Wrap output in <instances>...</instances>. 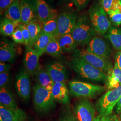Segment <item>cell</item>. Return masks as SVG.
Here are the masks:
<instances>
[{
  "mask_svg": "<svg viewBox=\"0 0 121 121\" xmlns=\"http://www.w3.org/2000/svg\"><path fill=\"white\" fill-rule=\"evenodd\" d=\"M69 66L82 78L96 82H105L107 74L104 71L90 65L85 60L74 57L69 61Z\"/></svg>",
  "mask_w": 121,
  "mask_h": 121,
  "instance_id": "6da1fadb",
  "label": "cell"
},
{
  "mask_svg": "<svg viewBox=\"0 0 121 121\" xmlns=\"http://www.w3.org/2000/svg\"><path fill=\"white\" fill-rule=\"evenodd\" d=\"M95 32L90 19L86 14H82L77 19L71 35L77 44L84 45L90 42L94 36Z\"/></svg>",
  "mask_w": 121,
  "mask_h": 121,
  "instance_id": "7a4b0ae2",
  "label": "cell"
},
{
  "mask_svg": "<svg viewBox=\"0 0 121 121\" xmlns=\"http://www.w3.org/2000/svg\"><path fill=\"white\" fill-rule=\"evenodd\" d=\"M33 103L35 109L40 113L49 112L55 107L52 91L40 86L37 83L33 86Z\"/></svg>",
  "mask_w": 121,
  "mask_h": 121,
  "instance_id": "3957f363",
  "label": "cell"
},
{
  "mask_svg": "<svg viewBox=\"0 0 121 121\" xmlns=\"http://www.w3.org/2000/svg\"><path fill=\"white\" fill-rule=\"evenodd\" d=\"M71 95L82 98H94L105 90L104 86L76 80L68 83Z\"/></svg>",
  "mask_w": 121,
  "mask_h": 121,
  "instance_id": "277c9868",
  "label": "cell"
},
{
  "mask_svg": "<svg viewBox=\"0 0 121 121\" xmlns=\"http://www.w3.org/2000/svg\"><path fill=\"white\" fill-rule=\"evenodd\" d=\"M89 13L91 25L95 32L100 35L105 34L111 27V23L101 6L98 4L91 6Z\"/></svg>",
  "mask_w": 121,
  "mask_h": 121,
  "instance_id": "5b68a950",
  "label": "cell"
},
{
  "mask_svg": "<svg viewBox=\"0 0 121 121\" xmlns=\"http://www.w3.org/2000/svg\"><path fill=\"white\" fill-rule=\"evenodd\" d=\"M121 96V86L106 92L96 104V108L99 114L108 115L112 114Z\"/></svg>",
  "mask_w": 121,
  "mask_h": 121,
  "instance_id": "8992f818",
  "label": "cell"
},
{
  "mask_svg": "<svg viewBox=\"0 0 121 121\" xmlns=\"http://www.w3.org/2000/svg\"><path fill=\"white\" fill-rule=\"evenodd\" d=\"M74 57H77L85 60L88 63L104 72H108L113 68L112 63L95 54L87 51L86 49L75 50Z\"/></svg>",
  "mask_w": 121,
  "mask_h": 121,
  "instance_id": "52a82bcc",
  "label": "cell"
},
{
  "mask_svg": "<svg viewBox=\"0 0 121 121\" xmlns=\"http://www.w3.org/2000/svg\"><path fill=\"white\" fill-rule=\"evenodd\" d=\"M30 75L25 68H22L19 70L16 77V91L20 97L25 101H28L30 97Z\"/></svg>",
  "mask_w": 121,
  "mask_h": 121,
  "instance_id": "ba28073f",
  "label": "cell"
},
{
  "mask_svg": "<svg viewBox=\"0 0 121 121\" xmlns=\"http://www.w3.org/2000/svg\"><path fill=\"white\" fill-rule=\"evenodd\" d=\"M73 110L78 121H93L95 118V107L87 99L79 100L75 104Z\"/></svg>",
  "mask_w": 121,
  "mask_h": 121,
  "instance_id": "9c48e42d",
  "label": "cell"
},
{
  "mask_svg": "<svg viewBox=\"0 0 121 121\" xmlns=\"http://www.w3.org/2000/svg\"><path fill=\"white\" fill-rule=\"evenodd\" d=\"M57 34L59 38L63 35L71 34L74 29L77 18L75 14L69 12H64L58 15Z\"/></svg>",
  "mask_w": 121,
  "mask_h": 121,
  "instance_id": "30bf717a",
  "label": "cell"
},
{
  "mask_svg": "<svg viewBox=\"0 0 121 121\" xmlns=\"http://www.w3.org/2000/svg\"><path fill=\"white\" fill-rule=\"evenodd\" d=\"M86 50L106 60H108L111 53L109 46L104 39L94 36L87 44Z\"/></svg>",
  "mask_w": 121,
  "mask_h": 121,
  "instance_id": "8fae6325",
  "label": "cell"
},
{
  "mask_svg": "<svg viewBox=\"0 0 121 121\" xmlns=\"http://www.w3.org/2000/svg\"><path fill=\"white\" fill-rule=\"evenodd\" d=\"M45 69L54 83H65L68 79V74L66 68L61 63L52 62L46 65Z\"/></svg>",
  "mask_w": 121,
  "mask_h": 121,
  "instance_id": "7c38bea8",
  "label": "cell"
},
{
  "mask_svg": "<svg viewBox=\"0 0 121 121\" xmlns=\"http://www.w3.org/2000/svg\"><path fill=\"white\" fill-rule=\"evenodd\" d=\"M39 56L32 47L26 46L23 58V64L25 69L30 75H35L38 71L39 65Z\"/></svg>",
  "mask_w": 121,
  "mask_h": 121,
  "instance_id": "4fadbf2b",
  "label": "cell"
},
{
  "mask_svg": "<svg viewBox=\"0 0 121 121\" xmlns=\"http://www.w3.org/2000/svg\"><path fill=\"white\" fill-rule=\"evenodd\" d=\"M38 18L43 24L57 17L56 10L52 9L44 0H34Z\"/></svg>",
  "mask_w": 121,
  "mask_h": 121,
  "instance_id": "5bb4252c",
  "label": "cell"
},
{
  "mask_svg": "<svg viewBox=\"0 0 121 121\" xmlns=\"http://www.w3.org/2000/svg\"><path fill=\"white\" fill-rule=\"evenodd\" d=\"M20 7L22 23L27 25L32 20L38 18L34 0H21Z\"/></svg>",
  "mask_w": 121,
  "mask_h": 121,
  "instance_id": "9a60e30c",
  "label": "cell"
},
{
  "mask_svg": "<svg viewBox=\"0 0 121 121\" xmlns=\"http://www.w3.org/2000/svg\"><path fill=\"white\" fill-rule=\"evenodd\" d=\"M26 112L22 109L10 108L0 104V121H25Z\"/></svg>",
  "mask_w": 121,
  "mask_h": 121,
  "instance_id": "2e32d148",
  "label": "cell"
},
{
  "mask_svg": "<svg viewBox=\"0 0 121 121\" xmlns=\"http://www.w3.org/2000/svg\"><path fill=\"white\" fill-rule=\"evenodd\" d=\"M16 56V49L13 42L4 39L0 44V61L13 63Z\"/></svg>",
  "mask_w": 121,
  "mask_h": 121,
  "instance_id": "e0dca14e",
  "label": "cell"
},
{
  "mask_svg": "<svg viewBox=\"0 0 121 121\" xmlns=\"http://www.w3.org/2000/svg\"><path fill=\"white\" fill-rule=\"evenodd\" d=\"M52 95L55 101L64 104H69V91L65 83H54L52 89Z\"/></svg>",
  "mask_w": 121,
  "mask_h": 121,
  "instance_id": "ac0fdd59",
  "label": "cell"
},
{
  "mask_svg": "<svg viewBox=\"0 0 121 121\" xmlns=\"http://www.w3.org/2000/svg\"><path fill=\"white\" fill-rule=\"evenodd\" d=\"M106 85L108 90L116 88L121 86V69L116 64L108 72Z\"/></svg>",
  "mask_w": 121,
  "mask_h": 121,
  "instance_id": "d6986e66",
  "label": "cell"
},
{
  "mask_svg": "<svg viewBox=\"0 0 121 121\" xmlns=\"http://www.w3.org/2000/svg\"><path fill=\"white\" fill-rule=\"evenodd\" d=\"M53 35L47 33L42 30L38 38L34 43L33 48L39 57L45 52L46 49Z\"/></svg>",
  "mask_w": 121,
  "mask_h": 121,
  "instance_id": "ffe728a7",
  "label": "cell"
},
{
  "mask_svg": "<svg viewBox=\"0 0 121 121\" xmlns=\"http://www.w3.org/2000/svg\"><path fill=\"white\" fill-rule=\"evenodd\" d=\"M0 104L9 108H18L12 93L7 87L0 88Z\"/></svg>",
  "mask_w": 121,
  "mask_h": 121,
  "instance_id": "44dd1931",
  "label": "cell"
},
{
  "mask_svg": "<svg viewBox=\"0 0 121 121\" xmlns=\"http://www.w3.org/2000/svg\"><path fill=\"white\" fill-rule=\"evenodd\" d=\"M41 23L38 18H37L32 20L27 25L30 34V41L28 46L30 47H33L41 32L42 30Z\"/></svg>",
  "mask_w": 121,
  "mask_h": 121,
  "instance_id": "7402d4cb",
  "label": "cell"
},
{
  "mask_svg": "<svg viewBox=\"0 0 121 121\" xmlns=\"http://www.w3.org/2000/svg\"><path fill=\"white\" fill-rule=\"evenodd\" d=\"M35 75L37 80L36 83L46 89L52 91L54 82L46 69L40 67Z\"/></svg>",
  "mask_w": 121,
  "mask_h": 121,
  "instance_id": "603a6c76",
  "label": "cell"
},
{
  "mask_svg": "<svg viewBox=\"0 0 121 121\" xmlns=\"http://www.w3.org/2000/svg\"><path fill=\"white\" fill-rule=\"evenodd\" d=\"M21 0H17L9 6L4 12V17L13 21L22 23L21 13L20 7Z\"/></svg>",
  "mask_w": 121,
  "mask_h": 121,
  "instance_id": "cb8c5ba5",
  "label": "cell"
},
{
  "mask_svg": "<svg viewBox=\"0 0 121 121\" xmlns=\"http://www.w3.org/2000/svg\"><path fill=\"white\" fill-rule=\"evenodd\" d=\"M106 36L109 39L115 50L119 51H121V28L111 26L106 33Z\"/></svg>",
  "mask_w": 121,
  "mask_h": 121,
  "instance_id": "d4e9b609",
  "label": "cell"
},
{
  "mask_svg": "<svg viewBox=\"0 0 121 121\" xmlns=\"http://www.w3.org/2000/svg\"><path fill=\"white\" fill-rule=\"evenodd\" d=\"M58 39L63 52H69L75 50L78 44L73 39L71 34L61 35Z\"/></svg>",
  "mask_w": 121,
  "mask_h": 121,
  "instance_id": "484cf974",
  "label": "cell"
},
{
  "mask_svg": "<svg viewBox=\"0 0 121 121\" xmlns=\"http://www.w3.org/2000/svg\"><path fill=\"white\" fill-rule=\"evenodd\" d=\"M19 24L20 23L5 17L3 18L0 21V24L1 35L4 36H11L13 32Z\"/></svg>",
  "mask_w": 121,
  "mask_h": 121,
  "instance_id": "4316f807",
  "label": "cell"
},
{
  "mask_svg": "<svg viewBox=\"0 0 121 121\" xmlns=\"http://www.w3.org/2000/svg\"><path fill=\"white\" fill-rule=\"evenodd\" d=\"M62 52L58 38L53 36L46 48L45 52L52 56L60 57L62 55Z\"/></svg>",
  "mask_w": 121,
  "mask_h": 121,
  "instance_id": "83f0119b",
  "label": "cell"
},
{
  "mask_svg": "<svg viewBox=\"0 0 121 121\" xmlns=\"http://www.w3.org/2000/svg\"><path fill=\"white\" fill-rule=\"evenodd\" d=\"M57 19L56 17L48 20L43 23L42 26V30L47 33L56 36L57 34Z\"/></svg>",
  "mask_w": 121,
  "mask_h": 121,
  "instance_id": "f1b7e54d",
  "label": "cell"
},
{
  "mask_svg": "<svg viewBox=\"0 0 121 121\" xmlns=\"http://www.w3.org/2000/svg\"><path fill=\"white\" fill-rule=\"evenodd\" d=\"M100 5L107 13L111 10L121 9L119 0H100Z\"/></svg>",
  "mask_w": 121,
  "mask_h": 121,
  "instance_id": "f546056e",
  "label": "cell"
},
{
  "mask_svg": "<svg viewBox=\"0 0 121 121\" xmlns=\"http://www.w3.org/2000/svg\"><path fill=\"white\" fill-rule=\"evenodd\" d=\"M110 21L115 26L121 24V9L111 10L108 13Z\"/></svg>",
  "mask_w": 121,
  "mask_h": 121,
  "instance_id": "4dcf8cb0",
  "label": "cell"
},
{
  "mask_svg": "<svg viewBox=\"0 0 121 121\" xmlns=\"http://www.w3.org/2000/svg\"><path fill=\"white\" fill-rule=\"evenodd\" d=\"M60 121H78L69 106H66L61 112L60 116Z\"/></svg>",
  "mask_w": 121,
  "mask_h": 121,
  "instance_id": "1f68e13d",
  "label": "cell"
},
{
  "mask_svg": "<svg viewBox=\"0 0 121 121\" xmlns=\"http://www.w3.org/2000/svg\"><path fill=\"white\" fill-rule=\"evenodd\" d=\"M13 40L17 43L25 44L24 39L20 28L18 26L11 35Z\"/></svg>",
  "mask_w": 121,
  "mask_h": 121,
  "instance_id": "d6a6232c",
  "label": "cell"
},
{
  "mask_svg": "<svg viewBox=\"0 0 121 121\" xmlns=\"http://www.w3.org/2000/svg\"><path fill=\"white\" fill-rule=\"evenodd\" d=\"M93 121H120L119 117L114 114L108 115L99 114L95 117Z\"/></svg>",
  "mask_w": 121,
  "mask_h": 121,
  "instance_id": "836d02e7",
  "label": "cell"
},
{
  "mask_svg": "<svg viewBox=\"0 0 121 121\" xmlns=\"http://www.w3.org/2000/svg\"><path fill=\"white\" fill-rule=\"evenodd\" d=\"M18 26L20 28L22 31V34L25 41V45L26 46H28L30 41V34L27 25L22 23L19 24Z\"/></svg>",
  "mask_w": 121,
  "mask_h": 121,
  "instance_id": "e575fe53",
  "label": "cell"
},
{
  "mask_svg": "<svg viewBox=\"0 0 121 121\" xmlns=\"http://www.w3.org/2000/svg\"><path fill=\"white\" fill-rule=\"evenodd\" d=\"M10 79L9 71L0 73V88L7 87Z\"/></svg>",
  "mask_w": 121,
  "mask_h": 121,
  "instance_id": "d590c367",
  "label": "cell"
},
{
  "mask_svg": "<svg viewBox=\"0 0 121 121\" xmlns=\"http://www.w3.org/2000/svg\"><path fill=\"white\" fill-rule=\"evenodd\" d=\"M17 0H0V14H3L10 4Z\"/></svg>",
  "mask_w": 121,
  "mask_h": 121,
  "instance_id": "8d00e7d4",
  "label": "cell"
},
{
  "mask_svg": "<svg viewBox=\"0 0 121 121\" xmlns=\"http://www.w3.org/2000/svg\"><path fill=\"white\" fill-rule=\"evenodd\" d=\"M76 8L81 10L86 7L90 0H71Z\"/></svg>",
  "mask_w": 121,
  "mask_h": 121,
  "instance_id": "74e56055",
  "label": "cell"
},
{
  "mask_svg": "<svg viewBox=\"0 0 121 121\" xmlns=\"http://www.w3.org/2000/svg\"><path fill=\"white\" fill-rule=\"evenodd\" d=\"M11 66L9 64L5 63L4 62H0V73L6 71H9Z\"/></svg>",
  "mask_w": 121,
  "mask_h": 121,
  "instance_id": "f35d334b",
  "label": "cell"
},
{
  "mask_svg": "<svg viewBox=\"0 0 121 121\" xmlns=\"http://www.w3.org/2000/svg\"><path fill=\"white\" fill-rule=\"evenodd\" d=\"M115 64L121 69V50L117 53L115 57Z\"/></svg>",
  "mask_w": 121,
  "mask_h": 121,
  "instance_id": "ab89813d",
  "label": "cell"
},
{
  "mask_svg": "<svg viewBox=\"0 0 121 121\" xmlns=\"http://www.w3.org/2000/svg\"><path fill=\"white\" fill-rule=\"evenodd\" d=\"M116 112L119 114H121V96L117 105L115 106Z\"/></svg>",
  "mask_w": 121,
  "mask_h": 121,
  "instance_id": "60d3db41",
  "label": "cell"
},
{
  "mask_svg": "<svg viewBox=\"0 0 121 121\" xmlns=\"http://www.w3.org/2000/svg\"><path fill=\"white\" fill-rule=\"evenodd\" d=\"M119 119H120V120L121 121V114H119Z\"/></svg>",
  "mask_w": 121,
  "mask_h": 121,
  "instance_id": "b9f144b4",
  "label": "cell"
},
{
  "mask_svg": "<svg viewBox=\"0 0 121 121\" xmlns=\"http://www.w3.org/2000/svg\"><path fill=\"white\" fill-rule=\"evenodd\" d=\"M119 2H120V4H121V0H119Z\"/></svg>",
  "mask_w": 121,
  "mask_h": 121,
  "instance_id": "7bdbcfd3",
  "label": "cell"
}]
</instances>
